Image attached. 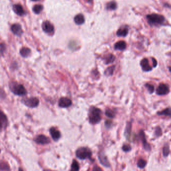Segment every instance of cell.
Wrapping results in <instances>:
<instances>
[{
    "instance_id": "obj_1",
    "label": "cell",
    "mask_w": 171,
    "mask_h": 171,
    "mask_svg": "<svg viewBox=\"0 0 171 171\" xmlns=\"http://www.w3.org/2000/svg\"><path fill=\"white\" fill-rule=\"evenodd\" d=\"M147 19L148 24L151 26H161L164 24L166 19L164 16L157 14H152L147 15Z\"/></svg>"
},
{
    "instance_id": "obj_2",
    "label": "cell",
    "mask_w": 171,
    "mask_h": 171,
    "mask_svg": "<svg viewBox=\"0 0 171 171\" xmlns=\"http://www.w3.org/2000/svg\"><path fill=\"white\" fill-rule=\"evenodd\" d=\"M101 120V111L96 107H91L89 114V121L92 124H97Z\"/></svg>"
},
{
    "instance_id": "obj_3",
    "label": "cell",
    "mask_w": 171,
    "mask_h": 171,
    "mask_svg": "<svg viewBox=\"0 0 171 171\" xmlns=\"http://www.w3.org/2000/svg\"><path fill=\"white\" fill-rule=\"evenodd\" d=\"M10 90L16 95L24 96L27 93L26 89L22 85L16 82H11L9 84Z\"/></svg>"
},
{
    "instance_id": "obj_4",
    "label": "cell",
    "mask_w": 171,
    "mask_h": 171,
    "mask_svg": "<svg viewBox=\"0 0 171 171\" xmlns=\"http://www.w3.org/2000/svg\"><path fill=\"white\" fill-rule=\"evenodd\" d=\"M76 156L81 160L91 159L92 157V151L89 148L87 147H82L76 151Z\"/></svg>"
},
{
    "instance_id": "obj_5",
    "label": "cell",
    "mask_w": 171,
    "mask_h": 171,
    "mask_svg": "<svg viewBox=\"0 0 171 171\" xmlns=\"http://www.w3.org/2000/svg\"><path fill=\"white\" fill-rule=\"evenodd\" d=\"M22 102L29 108H33L37 107L39 105V100L36 97H32L23 99Z\"/></svg>"
},
{
    "instance_id": "obj_6",
    "label": "cell",
    "mask_w": 171,
    "mask_h": 171,
    "mask_svg": "<svg viewBox=\"0 0 171 171\" xmlns=\"http://www.w3.org/2000/svg\"><path fill=\"white\" fill-rule=\"evenodd\" d=\"M170 92L168 86L165 84H160L156 90V93L158 95H166Z\"/></svg>"
},
{
    "instance_id": "obj_7",
    "label": "cell",
    "mask_w": 171,
    "mask_h": 171,
    "mask_svg": "<svg viewBox=\"0 0 171 171\" xmlns=\"http://www.w3.org/2000/svg\"><path fill=\"white\" fill-rule=\"evenodd\" d=\"M139 136L140 138L141 139V141L142 142L144 149L147 151H150L151 150V145L147 142L145 132L143 130H141L140 131Z\"/></svg>"
},
{
    "instance_id": "obj_8",
    "label": "cell",
    "mask_w": 171,
    "mask_h": 171,
    "mask_svg": "<svg viewBox=\"0 0 171 171\" xmlns=\"http://www.w3.org/2000/svg\"><path fill=\"white\" fill-rule=\"evenodd\" d=\"M43 30L48 34H53L54 32V27L50 22L46 21L43 22L42 25Z\"/></svg>"
},
{
    "instance_id": "obj_9",
    "label": "cell",
    "mask_w": 171,
    "mask_h": 171,
    "mask_svg": "<svg viewBox=\"0 0 171 171\" xmlns=\"http://www.w3.org/2000/svg\"><path fill=\"white\" fill-rule=\"evenodd\" d=\"M8 125L7 116L2 111H0V132L4 129Z\"/></svg>"
},
{
    "instance_id": "obj_10",
    "label": "cell",
    "mask_w": 171,
    "mask_h": 171,
    "mask_svg": "<svg viewBox=\"0 0 171 171\" xmlns=\"http://www.w3.org/2000/svg\"><path fill=\"white\" fill-rule=\"evenodd\" d=\"M11 29L13 34L18 37H20L23 33L22 27L19 24H13L12 26Z\"/></svg>"
},
{
    "instance_id": "obj_11",
    "label": "cell",
    "mask_w": 171,
    "mask_h": 171,
    "mask_svg": "<svg viewBox=\"0 0 171 171\" xmlns=\"http://www.w3.org/2000/svg\"><path fill=\"white\" fill-rule=\"evenodd\" d=\"M72 104V102L68 98H62L59 101V106L61 108H68Z\"/></svg>"
},
{
    "instance_id": "obj_12",
    "label": "cell",
    "mask_w": 171,
    "mask_h": 171,
    "mask_svg": "<svg viewBox=\"0 0 171 171\" xmlns=\"http://www.w3.org/2000/svg\"><path fill=\"white\" fill-rule=\"evenodd\" d=\"M35 141L38 144L45 145L50 142V140L48 137L43 135H40L36 137Z\"/></svg>"
},
{
    "instance_id": "obj_13",
    "label": "cell",
    "mask_w": 171,
    "mask_h": 171,
    "mask_svg": "<svg viewBox=\"0 0 171 171\" xmlns=\"http://www.w3.org/2000/svg\"><path fill=\"white\" fill-rule=\"evenodd\" d=\"M142 69L144 72H149L152 71V67L149 64V60L147 58H144L140 63Z\"/></svg>"
},
{
    "instance_id": "obj_14",
    "label": "cell",
    "mask_w": 171,
    "mask_h": 171,
    "mask_svg": "<svg viewBox=\"0 0 171 171\" xmlns=\"http://www.w3.org/2000/svg\"><path fill=\"white\" fill-rule=\"evenodd\" d=\"M13 10L16 14L20 16H22L25 14V11L23 7L20 4L14 5L13 7Z\"/></svg>"
},
{
    "instance_id": "obj_15",
    "label": "cell",
    "mask_w": 171,
    "mask_h": 171,
    "mask_svg": "<svg viewBox=\"0 0 171 171\" xmlns=\"http://www.w3.org/2000/svg\"><path fill=\"white\" fill-rule=\"evenodd\" d=\"M50 132L53 139L54 140V141H58L61 137V133L59 131L54 127H52L50 129Z\"/></svg>"
},
{
    "instance_id": "obj_16",
    "label": "cell",
    "mask_w": 171,
    "mask_h": 171,
    "mask_svg": "<svg viewBox=\"0 0 171 171\" xmlns=\"http://www.w3.org/2000/svg\"><path fill=\"white\" fill-rule=\"evenodd\" d=\"M99 159L101 164H102L104 166L106 167H110V163L108 161V159L103 152H101L100 153L99 155Z\"/></svg>"
},
{
    "instance_id": "obj_17",
    "label": "cell",
    "mask_w": 171,
    "mask_h": 171,
    "mask_svg": "<svg viewBox=\"0 0 171 171\" xmlns=\"http://www.w3.org/2000/svg\"><path fill=\"white\" fill-rule=\"evenodd\" d=\"M127 47V45L125 42L123 41H120L118 42L117 43H116L115 45V49L116 50H124Z\"/></svg>"
},
{
    "instance_id": "obj_18",
    "label": "cell",
    "mask_w": 171,
    "mask_h": 171,
    "mask_svg": "<svg viewBox=\"0 0 171 171\" xmlns=\"http://www.w3.org/2000/svg\"><path fill=\"white\" fill-rule=\"evenodd\" d=\"M129 29L127 27H122L117 31V35L119 37H126L128 34Z\"/></svg>"
},
{
    "instance_id": "obj_19",
    "label": "cell",
    "mask_w": 171,
    "mask_h": 171,
    "mask_svg": "<svg viewBox=\"0 0 171 171\" xmlns=\"http://www.w3.org/2000/svg\"><path fill=\"white\" fill-rule=\"evenodd\" d=\"M74 21L76 24L82 25L85 22V18L82 14H78L74 18Z\"/></svg>"
},
{
    "instance_id": "obj_20",
    "label": "cell",
    "mask_w": 171,
    "mask_h": 171,
    "mask_svg": "<svg viewBox=\"0 0 171 171\" xmlns=\"http://www.w3.org/2000/svg\"><path fill=\"white\" fill-rule=\"evenodd\" d=\"M31 51L30 49L28 48H26V47L21 49L20 52L21 55L24 58L29 57L31 54Z\"/></svg>"
},
{
    "instance_id": "obj_21",
    "label": "cell",
    "mask_w": 171,
    "mask_h": 171,
    "mask_svg": "<svg viewBox=\"0 0 171 171\" xmlns=\"http://www.w3.org/2000/svg\"><path fill=\"white\" fill-rule=\"evenodd\" d=\"M157 114L160 116H168L171 117V108H167L164 110L158 112Z\"/></svg>"
},
{
    "instance_id": "obj_22",
    "label": "cell",
    "mask_w": 171,
    "mask_h": 171,
    "mask_svg": "<svg viewBox=\"0 0 171 171\" xmlns=\"http://www.w3.org/2000/svg\"><path fill=\"white\" fill-rule=\"evenodd\" d=\"M132 124L131 123H128L126 126L125 130V135L128 139H129L131 134Z\"/></svg>"
},
{
    "instance_id": "obj_23",
    "label": "cell",
    "mask_w": 171,
    "mask_h": 171,
    "mask_svg": "<svg viewBox=\"0 0 171 171\" xmlns=\"http://www.w3.org/2000/svg\"><path fill=\"white\" fill-rule=\"evenodd\" d=\"M117 8V5L115 2H110L107 4L106 9L107 10H115Z\"/></svg>"
},
{
    "instance_id": "obj_24",
    "label": "cell",
    "mask_w": 171,
    "mask_h": 171,
    "mask_svg": "<svg viewBox=\"0 0 171 171\" xmlns=\"http://www.w3.org/2000/svg\"><path fill=\"white\" fill-rule=\"evenodd\" d=\"M43 10V6L41 5H36L34 6L33 11L36 14H40Z\"/></svg>"
},
{
    "instance_id": "obj_25",
    "label": "cell",
    "mask_w": 171,
    "mask_h": 171,
    "mask_svg": "<svg viewBox=\"0 0 171 171\" xmlns=\"http://www.w3.org/2000/svg\"><path fill=\"white\" fill-rule=\"evenodd\" d=\"M79 169L80 167H79V164L76 160H74L71 165L70 171H79Z\"/></svg>"
},
{
    "instance_id": "obj_26",
    "label": "cell",
    "mask_w": 171,
    "mask_h": 171,
    "mask_svg": "<svg viewBox=\"0 0 171 171\" xmlns=\"http://www.w3.org/2000/svg\"><path fill=\"white\" fill-rule=\"evenodd\" d=\"M147 161H145L144 159H139L137 163V166H138L139 168L143 169L146 167L147 165Z\"/></svg>"
},
{
    "instance_id": "obj_27",
    "label": "cell",
    "mask_w": 171,
    "mask_h": 171,
    "mask_svg": "<svg viewBox=\"0 0 171 171\" xmlns=\"http://www.w3.org/2000/svg\"><path fill=\"white\" fill-rule=\"evenodd\" d=\"M170 147L169 146V145H165L163 148V156H164L165 157H167L170 154Z\"/></svg>"
},
{
    "instance_id": "obj_28",
    "label": "cell",
    "mask_w": 171,
    "mask_h": 171,
    "mask_svg": "<svg viewBox=\"0 0 171 171\" xmlns=\"http://www.w3.org/2000/svg\"><path fill=\"white\" fill-rule=\"evenodd\" d=\"M9 170V167L7 163L0 162V171H8Z\"/></svg>"
},
{
    "instance_id": "obj_29",
    "label": "cell",
    "mask_w": 171,
    "mask_h": 171,
    "mask_svg": "<svg viewBox=\"0 0 171 171\" xmlns=\"http://www.w3.org/2000/svg\"><path fill=\"white\" fill-rule=\"evenodd\" d=\"M115 57L112 54H110L106 59V63L107 64L112 63L115 61Z\"/></svg>"
},
{
    "instance_id": "obj_30",
    "label": "cell",
    "mask_w": 171,
    "mask_h": 171,
    "mask_svg": "<svg viewBox=\"0 0 171 171\" xmlns=\"http://www.w3.org/2000/svg\"><path fill=\"white\" fill-rule=\"evenodd\" d=\"M115 66L110 67L109 68L106 69V70L105 71V74L107 76H111L113 73L114 71Z\"/></svg>"
},
{
    "instance_id": "obj_31",
    "label": "cell",
    "mask_w": 171,
    "mask_h": 171,
    "mask_svg": "<svg viewBox=\"0 0 171 171\" xmlns=\"http://www.w3.org/2000/svg\"><path fill=\"white\" fill-rule=\"evenodd\" d=\"M145 87H146V88L147 89V90L150 94L153 93L155 90V87L153 85L150 84H146L145 85Z\"/></svg>"
},
{
    "instance_id": "obj_32",
    "label": "cell",
    "mask_w": 171,
    "mask_h": 171,
    "mask_svg": "<svg viewBox=\"0 0 171 171\" xmlns=\"http://www.w3.org/2000/svg\"><path fill=\"white\" fill-rule=\"evenodd\" d=\"M6 51V45L4 43L0 44V56H3Z\"/></svg>"
},
{
    "instance_id": "obj_33",
    "label": "cell",
    "mask_w": 171,
    "mask_h": 171,
    "mask_svg": "<svg viewBox=\"0 0 171 171\" xmlns=\"http://www.w3.org/2000/svg\"><path fill=\"white\" fill-rule=\"evenodd\" d=\"M106 115L108 117L110 118H113L115 117V114L113 111L111 110V109H109V110H107L106 111Z\"/></svg>"
},
{
    "instance_id": "obj_34",
    "label": "cell",
    "mask_w": 171,
    "mask_h": 171,
    "mask_svg": "<svg viewBox=\"0 0 171 171\" xmlns=\"http://www.w3.org/2000/svg\"><path fill=\"white\" fill-rule=\"evenodd\" d=\"M155 134V135L157 137L161 136L162 135V129L160 127H156Z\"/></svg>"
},
{
    "instance_id": "obj_35",
    "label": "cell",
    "mask_w": 171,
    "mask_h": 171,
    "mask_svg": "<svg viewBox=\"0 0 171 171\" xmlns=\"http://www.w3.org/2000/svg\"><path fill=\"white\" fill-rule=\"evenodd\" d=\"M123 150L125 152H129L131 150V147L129 145H124L122 147Z\"/></svg>"
},
{
    "instance_id": "obj_36",
    "label": "cell",
    "mask_w": 171,
    "mask_h": 171,
    "mask_svg": "<svg viewBox=\"0 0 171 171\" xmlns=\"http://www.w3.org/2000/svg\"><path fill=\"white\" fill-rule=\"evenodd\" d=\"M105 125L106 126V127L107 128H110L112 125V122L110 121H109V120H107L106 122H105Z\"/></svg>"
},
{
    "instance_id": "obj_37",
    "label": "cell",
    "mask_w": 171,
    "mask_h": 171,
    "mask_svg": "<svg viewBox=\"0 0 171 171\" xmlns=\"http://www.w3.org/2000/svg\"><path fill=\"white\" fill-rule=\"evenodd\" d=\"M93 171H103L100 168L99 166H94V168H93Z\"/></svg>"
},
{
    "instance_id": "obj_38",
    "label": "cell",
    "mask_w": 171,
    "mask_h": 171,
    "mask_svg": "<svg viewBox=\"0 0 171 171\" xmlns=\"http://www.w3.org/2000/svg\"><path fill=\"white\" fill-rule=\"evenodd\" d=\"M152 60L153 61V65L154 67H156L157 66V62L155 58H152Z\"/></svg>"
},
{
    "instance_id": "obj_39",
    "label": "cell",
    "mask_w": 171,
    "mask_h": 171,
    "mask_svg": "<svg viewBox=\"0 0 171 171\" xmlns=\"http://www.w3.org/2000/svg\"><path fill=\"white\" fill-rule=\"evenodd\" d=\"M92 1L93 0H87V1L89 2V3H91V2H92Z\"/></svg>"
},
{
    "instance_id": "obj_40",
    "label": "cell",
    "mask_w": 171,
    "mask_h": 171,
    "mask_svg": "<svg viewBox=\"0 0 171 171\" xmlns=\"http://www.w3.org/2000/svg\"><path fill=\"white\" fill-rule=\"evenodd\" d=\"M32 1H39V0H31Z\"/></svg>"
},
{
    "instance_id": "obj_41",
    "label": "cell",
    "mask_w": 171,
    "mask_h": 171,
    "mask_svg": "<svg viewBox=\"0 0 171 171\" xmlns=\"http://www.w3.org/2000/svg\"><path fill=\"white\" fill-rule=\"evenodd\" d=\"M169 71H170V72H171V67L169 68Z\"/></svg>"
},
{
    "instance_id": "obj_42",
    "label": "cell",
    "mask_w": 171,
    "mask_h": 171,
    "mask_svg": "<svg viewBox=\"0 0 171 171\" xmlns=\"http://www.w3.org/2000/svg\"><path fill=\"white\" fill-rule=\"evenodd\" d=\"M19 171H23L22 169H20Z\"/></svg>"
},
{
    "instance_id": "obj_43",
    "label": "cell",
    "mask_w": 171,
    "mask_h": 171,
    "mask_svg": "<svg viewBox=\"0 0 171 171\" xmlns=\"http://www.w3.org/2000/svg\"><path fill=\"white\" fill-rule=\"evenodd\" d=\"M0 152H1V150H0Z\"/></svg>"
}]
</instances>
